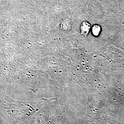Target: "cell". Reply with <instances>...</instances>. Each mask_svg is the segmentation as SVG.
Listing matches in <instances>:
<instances>
[{"mask_svg":"<svg viewBox=\"0 0 124 124\" xmlns=\"http://www.w3.org/2000/svg\"><path fill=\"white\" fill-rule=\"evenodd\" d=\"M99 33V27L95 26L93 27V34L96 36Z\"/></svg>","mask_w":124,"mask_h":124,"instance_id":"cell-1","label":"cell"}]
</instances>
